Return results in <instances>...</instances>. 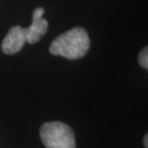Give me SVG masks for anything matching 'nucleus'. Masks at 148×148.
Returning <instances> with one entry per match:
<instances>
[{
    "label": "nucleus",
    "instance_id": "f257e3e1",
    "mask_svg": "<svg viewBox=\"0 0 148 148\" xmlns=\"http://www.w3.org/2000/svg\"><path fill=\"white\" fill-rule=\"evenodd\" d=\"M89 47L88 32L82 27H74L56 37L49 46V52L65 58L78 59L85 56Z\"/></svg>",
    "mask_w": 148,
    "mask_h": 148
},
{
    "label": "nucleus",
    "instance_id": "f03ea898",
    "mask_svg": "<svg viewBox=\"0 0 148 148\" xmlns=\"http://www.w3.org/2000/svg\"><path fill=\"white\" fill-rule=\"evenodd\" d=\"M40 136L46 148H76L73 130L62 122H48L43 124Z\"/></svg>",
    "mask_w": 148,
    "mask_h": 148
},
{
    "label": "nucleus",
    "instance_id": "7ed1b4c3",
    "mask_svg": "<svg viewBox=\"0 0 148 148\" xmlns=\"http://www.w3.org/2000/svg\"><path fill=\"white\" fill-rule=\"evenodd\" d=\"M44 9L43 8H36L33 16H32V24L25 29V41L30 44L37 43L41 37L47 32L48 22L43 18Z\"/></svg>",
    "mask_w": 148,
    "mask_h": 148
},
{
    "label": "nucleus",
    "instance_id": "20e7f679",
    "mask_svg": "<svg viewBox=\"0 0 148 148\" xmlns=\"http://www.w3.org/2000/svg\"><path fill=\"white\" fill-rule=\"evenodd\" d=\"M25 42V29L16 25L9 30L8 34L2 41L1 49L7 55H12L21 51Z\"/></svg>",
    "mask_w": 148,
    "mask_h": 148
},
{
    "label": "nucleus",
    "instance_id": "39448f33",
    "mask_svg": "<svg viewBox=\"0 0 148 148\" xmlns=\"http://www.w3.org/2000/svg\"><path fill=\"white\" fill-rule=\"evenodd\" d=\"M138 63L143 68H148V48L144 47L138 55Z\"/></svg>",
    "mask_w": 148,
    "mask_h": 148
},
{
    "label": "nucleus",
    "instance_id": "423d86ee",
    "mask_svg": "<svg viewBox=\"0 0 148 148\" xmlns=\"http://www.w3.org/2000/svg\"><path fill=\"white\" fill-rule=\"evenodd\" d=\"M144 146L145 148H148V135L146 134L145 137H144Z\"/></svg>",
    "mask_w": 148,
    "mask_h": 148
}]
</instances>
